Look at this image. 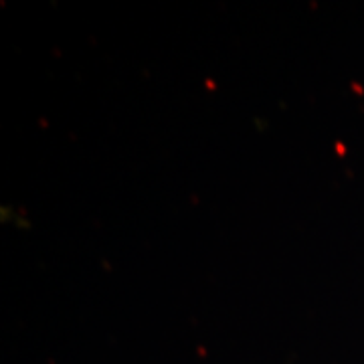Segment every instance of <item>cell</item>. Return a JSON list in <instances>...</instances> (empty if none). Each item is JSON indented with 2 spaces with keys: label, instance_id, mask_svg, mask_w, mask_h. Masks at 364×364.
Segmentation results:
<instances>
[]
</instances>
